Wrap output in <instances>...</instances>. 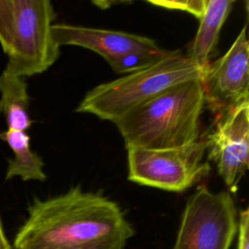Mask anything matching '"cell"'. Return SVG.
<instances>
[{
    "label": "cell",
    "mask_w": 249,
    "mask_h": 249,
    "mask_svg": "<svg viewBox=\"0 0 249 249\" xmlns=\"http://www.w3.org/2000/svg\"><path fill=\"white\" fill-rule=\"evenodd\" d=\"M237 249H249V210L245 208L237 219Z\"/></svg>",
    "instance_id": "9a60e30c"
},
{
    "label": "cell",
    "mask_w": 249,
    "mask_h": 249,
    "mask_svg": "<svg viewBox=\"0 0 249 249\" xmlns=\"http://www.w3.org/2000/svg\"><path fill=\"white\" fill-rule=\"evenodd\" d=\"M245 24L229 51L202 70L204 105L218 116L249 101V44Z\"/></svg>",
    "instance_id": "ba28073f"
},
{
    "label": "cell",
    "mask_w": 249,
    "mask_h": 249,
    "mask_svg": "<svg viewBox=\"0 0 249 249\" xmlns=\"http://www.w3.org/2000/svg\"><path fill=\"white\" fill-rule=\"evenodd\" d=\"M237 219L231 194L198 186L187 200L172 249H230Z\"/></svg>",
    "instance_id": "5b68a950"
},
{
    "label": "cell",
    "mask_w": 249,
    "mask_h": 249,
    "mask_svg": "<svg viewBox=\"0 0 249 249\" xmlns=\"http://www.w3.org/2000/svg\"><path fill=\"white\" fill-rule=\"evenodd\" d=\"M52 32L61 46H77L90 50L105 60L135 51L160 49L157 43L146 36L119 30L86 27L70 23H53Z\"/></svg>",
    "instance_id": "9c48e42d"
},
{
    "label": "cell",
    "mask_w": 249,
    "mask_h": 249,
    "mask_svg": "<svg viewBox=\"0 0 249 249\" xmlns=\"http://www.w3.org/2000/svg\"><path fill=\"white\" fill-rule=\"evenodd\" d=\"M169 53L170 51L161 48L154 51H135L110 57L106 61L114 72L127 75L151 67Z\"/></svg>",
    "instance_id": "4fadbf2b"
},
{
    "label": "cell",
    "mask_w": 249,
    "mask_h": 249,
    "mask_svg": "<svg viewBox=\"0 0 249 249\" xmlns=\"http://www.w3.org/2000/svg\"><path fill=\"white\" fill-rule=\"evenodd\" d=\"M234 0H205L196 34L186 54L202 72L216 49L221 29L230 16Z\"/></svg>",
    "instance_id": "30bf717a"
},
{
    "label": "cell",
    "mask_w": 249,
    "mask_h": 249,
    "mask_svg": "<svg viewBox=\"0 0 249 249\" xmlns=\"http://www.w3.org/2000/svg\"><path fill=\"white\" fill-rule=\"evenodd\" d=\"M135 231L122 207L80 185L40 199L18 231L15 249H125Z\"/></svg>",
    "instance_id": "6da1fadb"
},
{
    "label": "cell",
    "mask_w": 249,
    "mask_h": 249,
    "mask_svg": "<svg viewBox=\"0 0 249 249\" xmlns=\"http://www.w3.org/2000/svg\"><path fill=\"white\" fill-rule=\"evenodd\" d=\"M0 249H12V246L6 237L1 218H0Z\"/></svg>",
    "instance_id": "2e32d148"
},
{
    "label": "cell",
    "mask_w": 249,
    "mask_h": 249,
    "mask_svg": "<svg viewBox=\"0 0 249 249\" xmlns=\"http://www.w3.org/2000/svg\"><path fill=\"white\" fill-rule=\"evenodd\" d=\"M202 140L208 160L215 163L228 189L235 192L248 170L249 101L216 116Z\"/></svg>",
    "instance_id": "52a82bcc"
},
{
    "label": "cell",
    "mask_w": 249,
    "mask_h": 249,
    "mask_svg": "<svg viewBox=\"0 0 249 249\" xmlns=\"http://www.w3.org/2000/svg\"><path fill=\"white\" fill-rule=\"evenodd\" d=\"M0 140L7 143L14 153V158L8 161L6 180L18 176L23 181H46L44 161L31 150L30 137L26 131L6 129L0 131Z\"/></svg>",
    "instance_id": "7c38bea8"
},
{
    "label": "cell",
    "mask_w": 249,
    "mask_h": 249,
    "mask_svg": "<svg viewBox=\"0 0 249 249\" xmlns=\"http://www.w3.org/2000/svg\"><path fill=\"white\" fill-rule=\"evenodd\" d=\"M200 74V69L181 51H170L147 69L94 87L86 93L76 111L114 123L127 111L166 89L197 80Z\"/></svg>",
    "instance_id": "277c9868"
},
{
    "label": "cell",
    "mask_w": 249,
    "mask_h": 249,
    "mask_svg": "<svg viewBox=\"0 0 249 249\" xmlns=\"http://www.w3.org/2000/svg\"><path fill=\"white\" fill-rule=\"evenodd\" d=\"M204 95L199 79L177 84L114 122L125 147L162 150L199 140Z\"/></svg>",
    "instance_id": "7a4b0ae2"
},
{
    "label": "cell",
    "mask_w": 249,
    "mask_h": 249,
    "mask_svg": "<svg viewBox=\"0 0 249 249\" xmlns=\"http://www.w3.org/2000/svg\"><path fill=\"white\" fill-rule=\"evenodd\" d=\"M56 17L49 0H0V45L6 65L26 78L47 71L58 58L53 36Z\"/></svg>",
    "instance_id": "3957f363"
},
{
    "label": "cell",
    "mask_w": 249,
    "mask_h": 249,
    "mask_svg": "<svg viewBox=\"0 0 249 249\" xmlns=\"http://www.w3.org/2000/svg\"><path fill=\"white\" fill-rule=\"evenodd\" d=\"M28 104L25 78L6 65L0 74V114L5 117L7 129L26 131L31 126Z\"/></svg>",
    "instance_id": "8fae6325"
},
{
    "label": "cell",
    "mask_w": 249,
    "mask_h": 249,
    "mask_svg": "<svg viewBox=\"0 0 249 249\" xmlns=\"http://www.w3.org/2000/svg\"><path fill=\"white\" fill-rule=\"evenodd\" d=\"M127 179L133 183L168 192H183L210 171L203 161L206 144L201 139L192 144L162 150L129 147Z\"/></svg>",
    "instance_id": "8992f818"
},
{
    "label": "cell",
    "mask_w": 249,
    "mask_h": 249,
    "mask_svg": "<svg viewBox=\"0 0 249 249\" xmlns=\"http://www.w3.org/2000/svg\"><path fill=\"white\" fill-rule=\"evenodd\" d=\"M149 3L160 8L168 9V10H179L183 12H188L198 19L202 16L204 7H205V0H184V1L160 0V1H149Z\"/></svg>",
    "instance_id": "5bb4252c"
}]
</instances>
